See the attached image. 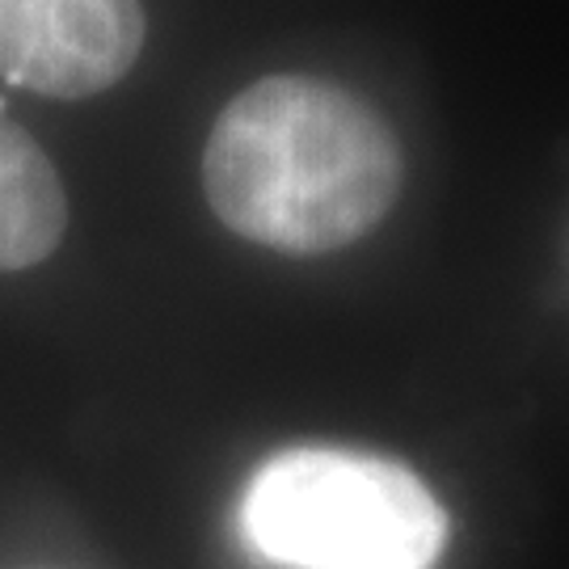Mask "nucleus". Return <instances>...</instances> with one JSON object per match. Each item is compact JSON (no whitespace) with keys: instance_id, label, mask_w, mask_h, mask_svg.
Returning <instances> with one entry per match:
<instances>
[{"instance_id":"20e7f679","label":"nucleus","mask_w":569,"mask_h":569,"mask_svg":"<svg viewBox=\"0 0 569 569\" xmlns=\"http://www.w3.org/2000/svg\"><path fill=\"white\" fill-rule=\"evenodd\" d=\"M68 224L56 164L0 110V270L39 266Z\"/></svg>"},{"instance_id":"7ed1b4c3","label":"nucleus","mask_w":569,"mask_h":569,"mask_svg":"<svg viewBox=\"0 0 569 569\" xmlns=\"http://www.w3.org/2000/svg\"><path fill=\"white\" fill-rule=\"evenodd\" d=\"M140 47V0H0V81L42 98L102 93Z\"/></svg>"},{"instance_id":"f03ea898","label":"nucleus","mask_w":569,"mask_h":569,"mask_svg":"<svg viewBox=\"0 0 569 569\" xmlns=\"http://www.w3.org/2000/svg\"><path fill=\"white\" fill-rule=\"evenodd\" d=\"M244 545L279 569H430L448 515L406 465L342 448L266 460L237 510Z\"/></svg>"},{"instance_id":"f257e3e1","label":"nucleus","mask_w":569,"mask_h":569,"mask_svg":"<svg viewBox=\"0 0 569 569\" xmlns=\"http://www.w3.org/2000/svg\"><path fill=\"white\" fill-rule=\"evenodd\" d=\"M203 190L244 241L329 253L388 216L401 190V148L385 119L342 84L266 77L211 127Z\"/></svg>"}]
</instances>
